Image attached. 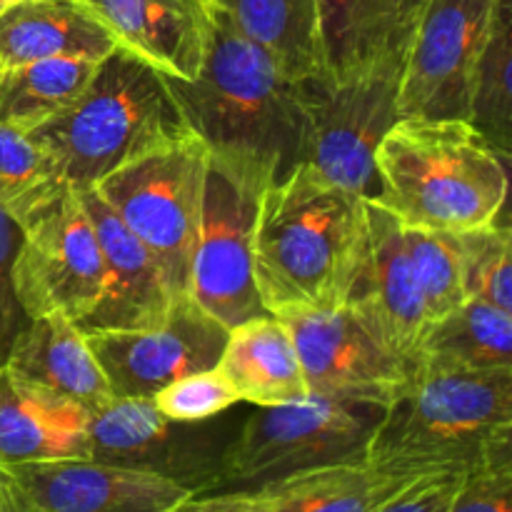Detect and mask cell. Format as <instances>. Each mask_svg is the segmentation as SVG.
I'll return each mask as SVG.
<instances>
[{
  "mask_svg": "<svg viewBox=\"0 0 512 512\" xmlns=\"http://www.w3.org/2000/svg\"><path fill=\"white\" fill-rule=\"evenodd\" d=\"M165 80L213 165L263 193L303 165L300 80L245 38L218 3L198 75Z\"/></svg>",
  "mask_w": 512,
  "mask_h": 512,
  "instance_id": "6da1fadb",
  "label": "cell"
},
{
  "mask_svg": "<svg viewBox=\"0 0 512 512\" xmlns=\"http://www.w3.org/2000/svg\"><path fill=\"white\" fill-rule=\"evenodd\" d=\"M368 250V198L305 165L260 198L253 275L268 313L345 305Z\"/></svg>",
  "mask_w": 512,
  "mask_h": 512,
  "instance_id": "7a4b0ae2",
  "label": "cell"
},
{
  "mask_svg": "<svg viewBox=\"0 0 512 512\" xmlns=\"http://www.w3.org/2000/svg\"><path fill=\"white\" fill-rule=\"evenodd\" d=\"M512 458V368L460 370L413 363L385 405L370 463L415 475L468 473Z\"/></svg>",
  "mask_w": 512,
  "mask_h": 512,
  "instance_id": "3957f363",
  "label": "cell"
},
{
  "mask_svg": "<svg viewBox=\"0 0 512 512\" xmlns=\"http://www.w3.org/2000/svg\"><path fill=\"white\" fill-rule=\"evenodd\" d=\"M370 200L408 228L468 233L505 215L508 160L465 120L400 118L375 155Z\"/></svg>",
  "mask_w": 512,
  "mask_h": 512,
  "instance_id": "277c9868",
  "label": "cell"
},
{
  "mask_svg": "<svg viewBox=\"0 0 512 512\" xmlns=\"http://www.w3.org/2000/svg\"><path fill=\"white\" fill-rule=\"evenodd\" d=\"M190 128L168 88L165 73L118 45L98 65L70 108L28 130L45 150L65 190H90L113 170L173 140Z\"/></svg>",
  "mask_w": 512,
  "mask_h": 512,
  "instance_id": "5b68a950",
  "label": "cell"
},
{
  "mask_svg": "<svg viewBox=\"0 0 512 512\" xmlns=\"http://www.w3.org/2000/svg\"><path fill=\"white\" fill-rule=\"evenodd\" d=\"M465 300L458 235L408 228L368 198V250L345 305L370 333L413 365L430 325Z\"/></svg>",
  "mask_w": 512,
  "mask_h": 512,
  "instance_id": "8992f818",
  "label": "cell"
},
{
  "mask_svg": "<svg viewBox=\"0 0 512 512\" xmlns=\"http://www.w3.org/2000/svg\"><path fill=\"white\" fill-rule=\"evenodd\" d=\"M383 413V405L315 393L295 403L255 408L240 420L225 453L220 490H258L305 470L368 460Z\"/></svg>",
  "mask_w": 512,
  "mask_h": 512,
  "instance_id": "52a82bcc",
  "label": "cell"
},
{
  "mask_svg": "<svg viewBox=\"0 0 512 512\" xmlns=\"http://www.w3.org/2000/svg\"><path fill=\"white\" fill-rule=\"evenodd\" d=\"M405 53L408 48L395 50L345 78L318 73L300 80L305 168L328 183L373 198L375 155L400 120Z\"/></svg>",
  "mask_w": 512,
  "mask_h": 512,
  "instance_id": "ba28073f",
  "label": "cell"
},
{
  "mask_svg": "<svg viewBox=\"0 0 512 512\" xmlns=\"http://www.w3.org/2000/svg\"><path fill=\"white\" fill-rule=\"evenodd\" d=\"M208 150L195 135L173 140L95 185V193L153 253L175 298L190 295Z\"/></svg>",
  "mask_w": 512,
  "mask_h": 512,
  "instance_id": "9c48e42d",
  "label": "cell"
},
{
  "mask_svg": "<svg viewBox=\"0 0 512 512\" xmlns=\"http://www.w3.org/2000/svg\"><path fill=\"white\" fill-rule=\"evenodd\" d=\"M228 410L200 423L160 413L150 398H110L83 413L88 458L180 485L190 495L223 488V460L240 428Z\"/></svg>",
  "mask_w": 512,
  "mask_h": 512,
  "instance_id": "30bf717a",
  "label": "cell"
},
{
  "mask_svg": "<svg viewBox=\"0 0 512 512\" xmlns=\"http://www.w3.org/2000/svg\"><path fill=\"white\" fill-rule=\"evenodd\" d=\"M503 0H425L400 80V118L465 120L478 60Z\"/></svg>",
  "mask_w": 512,
  "mask_h": 512,
  "instance_id": "8fae6325",
  "label": "cell"
},
{
  "mask_svg": "<svg viewBox=\"0 0 512 512\" xmlns=\"http://www.w3.org/2000/svg\"><path fill=\"white\" fill-rule=\"evenodd\" d=\"M13 293L25 318L80 323L103 293V255L78 193L63 190L23 225Z\"/></svg>",
  "mask_w": 512,
  "mask_h": 512,
  "instance_id": "7c38bea8",
  "label": "cell"
},
{
  "mask_svg": "<svg viewBox=\"0 0 512 512\" xmlns=\"http://www.w3.org/2000/svg\"><path fill=\"white\" fill-rule=\"evenodd\" d=\"M263 190L243 183L208 158L190 298L225 328L265 315L253 275L255 223Z\"/></svg>",
  "mask_w": 512,
  "mask_h": 512,
  "instance_id": "4fadbf2b",
  "label": "cell"
},
{
  "mask_svg": "<svg viewBox=\"0 0 512 512\" xmlns=\"http://www.w3.org/2000/svg\"><path fill=\"white\" fill-rule=\"evenodd\" d=\"M298 350L308 393L388 405L413 365L390 353L348 305L275 313Z\"/></svg>",
  "mask_w": 512,
  "mask_h": 512,
  "instance_id": "5bb4252c",
  "label": "cell"
},
{
  "mask_svg": "<svg viewBox=\"0 0 512 512\" xmlns=\"http://www.w3.org/2000/svg\"><path fill=\"white\" fill-rule=\"evenodd\" d=\"M113 398H153L183 375L215 368L228 328L193 298H180L165 323L85 333Z\"/></svg>",
  "mask_w": 512,
  "mask_h": 512,
  "instance_id": "9a60e30c",
  "label": "cell"
},
{
  "mask_svg": "<svg viewBox=\"0 0 512 512\" xmlns=\"http://www.w3.org/2000/svg\"><path fill=\"white\" fill-rule=\"evenodd\" d=\"M188 498V490L168 480L90 458L0 470V512H163Z\"/></svg>",
  "mask_w": 512,
  "mask_h": 512,
  "instance_id": "2e32d148",
  "label": "cell"
},
{
  "mask_svg": "<svg viewBox=\"0 0 512 512\" xmlns=\"http://www.w3.org/2000/svg\"><path fill=\"white\" fill-rule=\"evenodd\" d=\"M3 365L35 405L70 430H83L85 410L113 398L85 333L63 315L25 320Z\"/></svg>",
  "mask_w": 512,
  "mask_h": 512,
  "instance_id": "e0dca14e",
  "label": "cell"
},
{
  "mask_svg": "<svg viewBox=\"0 0 512 512\" xmlns=\"http://www.w3.org/2000/svg\"><path fill=\"white\" fill-rule=\"evenodd\" d=\"M80 203L93 223L103 255V293L78 325L95 330H140L165 323L180 298L170 290L158 260L113 213L95 188L80 190Z\"/></svg>",
  "mask_w": 512,
  "mask_h": 512,
  "instance_id": "ac0fdd59",
  "label": "cell"
},
{
  "mask_svg": "<svg viewBox=\"0 0 512 512\" xmlns=\"http://www.w3.org/2000/svg\"><path fill=\"white\" fill-rule=\"evenodd\" d=\"M118 45L178 80L198 75L215 0H85Z\"/></svg>",
  "mask_w": 512,
  "mask_h": 512,
  "instance_id": "d6986e66",
  "label": "cell"
},
{
  "mask_svg": "<svg viewBox=\"0 0 512 512\" xmlns=\"http://www.w3.org/2000/svg\"><path fill=\"white\" fill-rule=\"evenodd\" d=\"M115 48L85 0H13L0 10V70L50 58L103 60Z\"/></svg>",
  "mask_w": 512,
  "mask_h": 512,
  "instance_id": "ffe728a7",
  "label": "cell"
},
{
  "mask_svg": "<svg viewBox=\"0 0 512 512\" xmlns=\"http://www.w3.org/2000/svg\"><path fill=\"white\" fill-rule=\"evenodd\" d=\"M215 368L233 385L240 403L253 408L295 403L308 395L293 338L273 313L230 328Z\"/></svg>",
  "mask_w": 512,
  "mask_h": 512,
  "instance_id": "44dd1931",
  "label": "cell"
},
{
  "mask_svg": "<svg viewBox=\"0 0 512 512\" xmlns=\"http://www.w3.org/2000/svg\"><path fill=\"white\" fill-rule=\"evenodd\" d=\"M420 475L393 465L343 463L263 485L270 512H375Z\"/></svg>",
  "mask_w": 512,
  "mask_h": 512,
  "instance_id": "7402d4cb",
  "label": "cell"
},
{
  "mask_svg": "<svg viewBox=\"0 0 512 512\" xmlns=\"http://www.w3.org/2000/svg\"><path fill=\"white\" fill-rule=\"evenodd\" d=\"M323 73L345 78L355 70L408 48L413 25L398 0H315Z\"/></svg>",
  "mask_w": 512,
  "mask_h": 512,
  "instance_id": "603a6c76",
  "label": "cell"
},
{
  "mask_svg": "<svg viewBox=\"0 0 512 512\" xmlns=\"http://www.w3.org/2000/svg\"><path fill=\"white\" fill-rule=\"evenodd\" d=\"M235 28L293 80L323 73L315 0H215Z\"/></svg>",
  "mask_w": 512,
  "mask_h": 512,
  "instance_id": "cb8c5ba5",
  "label": "cell"
},
{
  "mask_svg": "<svg viewBox=\"0 0 512 512\" xmlns=\"http://www.w3.org/2000/svg\"><path fill=\"white\" fill-rule=\"evenodd\" d=\"M413 363L460 370L512 368V313L468 298L430 325Z\"/></svg>",
  "mask_w": 512,
  "mask_h": 512,
  "instance_id": "d4e9b609",
  "label": "cell"
},
{
  "mask_svg": "<svg viewBox=\"0 0 512 512\" xmlns=\"http://www.w3.org/2000/svg\"><path fill=\"white\" fill-rule=\"evenodd\" d=\"M100 60L50 58L0 70V123L38 128L80 98Z\"/></svg>",
  "mask_w": 512,
  "mask_h": 512,
  "instance_id": "484cf974",
  "label": "cell"
},
{
  "mask_svg": "<svg viewBox=\"0 0 512 512\" xmlns=\"http://www.w3.org/2000/svg\"><path fill=\"white\" fill-rule=\"evenodd\" d=\"M58 458H88L83 430L55 423L0 365V470Z\"/></svg>",
  "mask_w": 512,
  "mask_h": 512,
  "instance_id": "4316f807",
  "label": "cell"
},
{
  "mask_svg": "<svg viewBox=\"0 0 512 512\" xmlns=\"http://www.w3.org/2000/svg\"><path fill=\"white\" fill-rule=\"evenodd\" d=\"M512 30L510 0H503L493 33L478 60L470 95V118L475 133L503 160L512 153Z\"/></svg>",
  "mask_w": 512,
  "mask_h": 512,
  "instance_id": "83f0119b",
  "label": "cell"
},
{
  "mask_svg": "<svg viewBox=\"0 0 512 512\" xmlns=\"http://www.w3.org/2000/svg\"><path fill=\"white\" fill-rule=\"evenodd\" d=\"M63 190L45 150L28 133L0 123V208L23 228Z\"/></svg>",
  "mask_w": 512,
  "mask_h": 512,
  "instance_id": "f1b7e54d",
  "label": "cell"
},
{
  "mask_svg": "<svg viewBox=\"0 0 512 512\" xmlns=\"http://www.w3.org/2000/svg\"><path fill=\"white\" fill-rule=\"evenodd\" d=\"M458 235L463 255V275L468 298L485 300L512 313V233L508 220L498 218L493 225Z\"/></svg>",
  "mask_w": 512,
  "mask_h": 512,
  "instance_id": "f546056e",
  "label": "cell"
},
{
  "mask_svg": "<svg viewBox=\"0 0 512 512\" xmlns=\"http://www.w3.org/2000/svg\"><path fill=\"white\" fill-rule=\"evenodd\" d=\"M150 400L165 418L180 420V423L210 420L225 410H233L240 403L233 385L220 375L218 368L183 375V378L165 385Z\"/></svg>",
  "mask_w": 512,
  "mask_h": 512,
  "instance_id": "4dcf8cb0",
  "label": "cell"
},
{
  "mask_svg": "<svg viewBox=\"0 0 512 512\" xmlns=\"http://www.w3.org/2000/svg\"><path fill=\"white\" fill-rule=\"evenodd\" d=\"M443 512H512V458L468 470Z\"/></svg>",
  "mask_w": 512,
  "mask_h": 512,
  "instance_id": "1f68e13d",
  "label": "cell"
},
{
  "mask_svg": "<svg viewBox=\"0 0 512 512\" xmlns=\"http://www.w3.org/2000/svg\"><path fill=\"white\" fill-rule=\"evenodd\" d=\"M23 240V228L0 208V365L5 363L15 335L28 318L13 293V260Z\"/></svg>",
  "mask_w": 512,
  "mask_h": 512,
  "instance_id": "d6a6232c",
  "label": "cell"
},
{
  "mask_svg": "<svg viewBox=\"0 0 512 512\" xmlns=\"http://www.w3.org/2000/svg\"><path fill=\"white\" fill-rule=\"evenodd\" d=\"M465 473H428L405 485L375 512H443Z\"/></svg>",
  "mask_w": 512,
  "mask_h": 512,
  "instance_id": "836d02e7",
  "label": "cell"
},
{
  "mask_svg": "<svg viewBox=\"0 0 512 512\" xmlns=\"http://www.w3.org/2000/svg\"><path fill=\"white\" fill-rule=\"evenodd\" d=\"M190 512H270L263 490H215L193 495Z\"/></svg>",
  "mask_w": 512,
  "mask_h": 512,
  "instance_id": "e575fe53",
  "label": "cell"
},
{
  "mask_svg": "<svg viewBox=\"0 0 512 512\" xmlns=\"http://www.w3.org/2000/svg\"><path fill=\"white\" fill-rule=\"evenodd\" d=\"M398 3H400V13H403V18L413 25L415 18H418L420 8L425 5V0H398Z\"/></svg>",
  "mask_w": 512,
  "mask_h": 512,
  "instance_id": "d590c367",
  "label": "cell"
},
{
  "mask_svg": "<svg viewBox=\"0 0 512 512\" xmlns=\"http://www.w3.org/2000/svg\"><path fill=\"white\" fill-rule=\"evenodd\" d=\"M163 512H190V498L183 500V503H180V505H175V508H168V510H163Z\"/></svg>",
  "mask_w": 512,
  "mask_h": 512,
  "instance_id": "8d00e7d4",
  "label": "cell"
},
{
  "mask_svg": "<svg viewBox=\"0 0 512 512\" xmlns=\"http://www.w3.org/2000/svg\"><path fill=\"white\" fill-rule=\"evenodd\" d=\"M10 3H13V0H0V10H5V8H8Z\"/></svg>",
  "mask_w": 512,
  "mask_h": 512,
  "instance_id": "74e56055",
  "label": "cell"
}]
</instances>
